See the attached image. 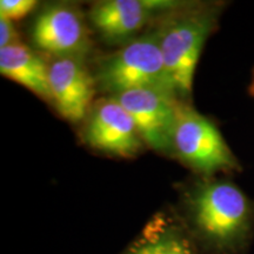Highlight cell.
<instances>
[{
	"instance_id": "1",
	"label": "cell",
	"mask_w": 254,
	"mask_h": 254,
	"mask_svg": "<svg viewBox=\"0 0 254 254\" xmlns=\"http://www.w3.org/2000/svg\"><path fill=\"white\" fill-rule=\"evenodd\" d=\"M184 224L201 254H246L254 237V201L236 184L205 178L182 198Z\"/></svg>"
},
{
	"instance_id": "2",
	"label": "cell",
	"mask_w": 254,
	"mask_h": 254,
	"mask_svg": "<svg viewBox=\"0 0 254 254\" xmlns=\"http://www.w3.org/2000/svg\"><path fill=\"white\" fill-rule=\"evenodd\" d=\"M224 7V2L187 5L158 28L165 66L179 100L190 99L196 64Z\"/></svg>"
},
{
	"instance_id": "3",
	"label": "cell",
	"mask_w": 254,
	"mask_h": 254,
	"mask_svg": "<svg viewBox=\"0 0 254 254\" xmlns=\"http://www.w3.org/2000/svg\"><path fill=\"white\" fill-rule=\"evenodd\" d=\"M94 79L97 86L111 97L138 88H155L177 98L165 66L158 28L100 59Z\"/></svg>"
},
{
	"instance_id": "4",
	"label": "cell",
	"mask_w": 254,
	"mask_h": 254,
	"mask_svg": "<svg viewBox=\"0 0 254 254\" xmlns=\"http://www.w3.org/2000/svg\"><path fill=\"white\" fill-rule=\"evenodd\" d=\"M173 154L205 178L241 170L214 123L182 100L177 105Z\"/></svg>"
},
{
	"instance_id": "5",
	"label": "cell",
	"mask_w": 254,
	"mask_h": 254,
	"mask_svg": "<svg viewBox=\"0 0 254 254\" xmlns=\"http://www.w3.org/2000/svg\"><path fill=\"white\" fill-rule=\"evenodd\" d=\"M112 98L132 117L144 144L159 153L173 154V133L179 99L155 88H138Z\"/></svg>"
},
{
	"instance_id": "6",
	"label": "cell",
	"mask_w": 254,
	"mask_h": 254,
	"mask_svg": "<svg viewBox=\"0 0 254 254\" xmlns=\"http://www.w3.org/2000/svg\"><path fill=\"white\" fill-rule=\"evenodd\" d=\"M31 39L55 59L84 60L91 51L87 25L80 11L69 4H50L41 9L32 24Z\"/></svg>"
},
{
	"instance_id": "7",
	"label": "cell",
	"mask_w": 254,
	"mask_h": 254,
	"mask_svg": "<svg viewBox=\"0 0 254 254\" xmlns=\"http://www.w3.org/2000/svg\"><path fill=\"white\" fill-rule=\"evenodd\" d=\"M82 136L92 148L122 158L135 157L144 145L132 117L112 97L92 106Z\"/></svg>"
},
{
	"instance_id": "8",
	"label": "cell",
	"mask_w": 254,
	"mask_h": 254,
	"mask_svg": "<svg viewBox=\"0 0 254 254\" xmlns=\"http://www.w3.org/2000/svg\"><path fill=\"white\" fill-rule=\"evenodd\" d=\"M51 103L63 118L79 123L90 113L95 82L84 60L58 58L49 64Z\"/></svg>"
},
{
	"instance_id": "9",
	"label": "cell",
	"mask_w": 254,
	"mask_h": 254,
	"mask_svg": "<svg viewBox=\"0 0 254 254\" xmlns=\"http://www.w3.org/2000/svg\"><path fill=\"white\" fill-rule=\"evenodd\" d=\"M154 13L150 1L104 0L92 6L88 18L106 44L124 46L138 38Z\"/></svg>"
},
{
	"instance_id": "10",
	"label": "cell",
	"mask_w": 254,
	"mask_h": 254,
	"mask_svg": "<svg viewBox=\"0 0 254 254\" xmlns=\"http://www.w3.org/2000/svg\"><path fill=\"white\" fill-rule=\"evenodd\" d=\"M120 254H201L179 214L157 212Z\"/></svg>"
},
{
	"instance_id": "11",
	"label": "cell",
	"mask_w": 254,
	"mask_h": 254,
	"mask_svg": "<svg viewBox=\"0 0 254 254\" xmlns=\"http://www.w3.org/2000/svg\"><path fill=\"white\" fill-rule=\"evenodd\" d=\"M0 73L41 99L51 101L49 64L30 47L21 43L0 49Z\"/></svg>"
},
{
	"instance_id": "12",
	"label": "cell",
	"mask_w": 254,
	"mask_h": 254,
	"mask_svg": "<svg viewBox=\"0 0 254 254\" xmlns=\"http://www.w3.org/2000/svg\"><path fill=\"white\" fill-rule=\"evenodd\" d=\"M37 6L34 0H1L0 1V15L9 20H18L33 11Z\"/></svg>"
},
{
	"instance_id": "13",
	"label": "cell",
	"mask_w": 254,
	"mask_h": 254,
	"mask_svg": "<svg viewBox=\"0 0 254 254\" xmlns=\"http://www.w3.org/2000/svg\"><path fill=\"white\" fill-rule=\"evenodd\" d=\"M17 43H20V41H19L18 32L15 30L13 21L0 15V49Z\"/></svg>"
},
{
	"instance_id": "14",
	"label": "cell",
	"mask_w": 254,
	"mask_h": 254,
	"mask_svg": "<svg viewBox=\"0 0 254 254\" xmlns=\"http://www.w3.org/2000/svg\"><path fill=\"white\" fill-rule=\"evenodd\" d=\"M250 91L252 95L254 97V71H253V77H252V81H251V86H250Z\"/></svg>"
}]
</instances>
